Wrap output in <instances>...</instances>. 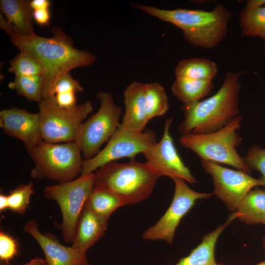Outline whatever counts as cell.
<instances>
[{
	"instance_id": "obj_1",
	"label": "cell",
	"mask_w": 265,
	"mask_h": 265,
	"mask_svg": "<svg viewBox=\"0 0 265 265\" xmlns=\"http://www.w3.org/2000/svg\"><path fill=\"white\" fill-rule=\"evenodd\" d=\"M0 26L10 36V41L21 52L35 58L42 66L41 100L53 97L57 81L76 68L87 67L95 61L96 56L88 50L74 47L73 41L62 29L54 26L53 36L45 37L35 33L25 35L17 33L4 18L0 16Z\"/></svg>"
},
{
	"instance_id": "obj_2",
	"label": "cell",
	"mask_w": 265,
	"mask_h": 265,
	"mask_svg": "<svg viewBox=\"0 0 265 265\" xmlns=\"http://www.w3.org/2000/svg\"><path fill=\"white\" fill-rule=\"evenodd\" d=\"M242 72H228L217 92L203 101L183 104L184 120L178 130L182 134L216 132L239 115V80Z\"/></svg>"
},
{
	"instance_id": "obj_3",
	"label": "cell",
	"mask_w": 265,
	"mask_h": 265,
	"mask_svg": "<svg viewBox=\"0 0 265 265\" xmlns=\"http://www.w3.org/2000/svg\"><path fill=\"white\" fill-rule=\"evenodd\" d=\"M132 6L162 21L178 27L184 39L190 45L212 49L223 40L228 33L232 13L221 4L210 11L203 9H163L134 3Z\"/></svg>"
},
{
	"instance_id": "obj_4",
	"label": "cell",
	"mask_w": 265,
	"mask_h": 265,
	"mask_svg": "<svg viewBox=\"0 0 265 265\" xmlns=\"http://www.w3.org/2000/svg\"><path fill=\"white\" fill-rule=\"evenodd\" d=\"M160 175L148 163H108L95 173L94 187L110 191L125 205L137 204L152 193Z\"/></svg>"
},
{
	"instance_id": "obj_5",
	"label": "cell",
	"mask_w": 265,
	"mask_h": 265,
	"mask_svg": "<svg viewBox=\"0 0 265 265\" xmlns=\"http://www.w3.org/2000/svg\"><path fill=\"white\" fill-rule=\"evenodd\" d=\"M242 120V116L238 115L221 129L211 133L182 134L179 143L196 154L201 160L229 165L250 174L252 170L236 149L242 141L238 132Z\"/></svg>"
},
{
	"instance_id": "obj_6",
	"label": "cell",
	"mask_w": 265,
	"mask_h": 265,
	"mask_svg": "<svg viewBox=\"0 0 265 265\" xmlns=\"http://www.w3.org/2000/svg\"><path fill=\"white\" fill-rule=\"evenodd\" d=\"M28 152L34 163L30 173L34 179H48L61 184L74 180L81 174L84 159L75 142L60 144L43 141Z\"/></svg>"
},
{
	"instance_id": "obj_7",
	"label": "cell",
	"mask_w": 265,
	"mask_h": 265,
	"mask_svg": "<svg viewBox=\"0 0 265 265\" xmlns=\"http://www.w3.org/2000/svg\"><path fill=\"white\" fill-rule=\"evenodd\" d=\"M95 173L82 174L76 179L46 186L44 197L55 201L62 218L59 226L63 238L73 243L81 212L87 199L94 186Z\"/></svg>"
},
{
	"instance_id": "obj_8",
	"label": "cell",
	"mask_w": 265,
	"mask_h": 265,
	"mask_svg": "<svg viewBox=\"0 0 265 265\" xmlns=\"http://www.w3.org/2000/svg\"><path fill=\"white\" fill-rule=\"evenodd\" d=\"M96 97L100 101V107L80 125L75 141L84 160L95 157L101 146L109 140L120 125L122 112V108L115 104L110 92L100 91Z\"/></svg>"
},
{
	"instance_id": "obj_9",
	"label": "cell",
	"mask_w": 265,
	"mask_h": 265,
	"mask_svg": "<svg viewBox=\"0 0 265 265\" xmlns=\"http://www.w3.org/2000/svg\"><path fill=\"white\" fill-rule=\"evenodd\" d=\"M39 109L44 141L58 143L75 142L80 126L93 106L87 101L71 108H62L53 96L41 100Z\"/></svg>"
},
{
	"instance_id": "obj_10",
	"label": "cell",
	"mask_w": 265,
	"mask_h": 265,
	"mask_svg": "<svg viewBox=\"0 0 265 265\" xmlns=\"http://www.w3.org/2000/svg\"><path fill=\"white\" fill-rule=\"evenodd\" d=\"M156 142L155 131H135L120 124L105 147L93 158L84 160L80 175L93 173L105 164L121 158L134 160L137 154H143Z\"/></svg>"
},
{
	"instance_id": "obj_11",
	"label": "cell",
	"mask_w": 265,
	"mask_h": 265,
	"mask_svg": "<svg viewBox=\"0 0 265 265\" xmlns=\"http://www.w3.org/2000/svg\"><path fill=\"white\" fill-rule=\"evenodd\" d=\"M173 181L175 189L172 202L163 216L144 232L143 238L144 239L162 240L171 244L178 225L196 202L208 199L213 194L195 191L181 178H176Z\"/></svg>"
},
{
	"instance_id": "obj_12",
	"label": "cell",
	"mask_w": 265,
	"mask_h": 265,
	"mask_svg": "<svg viewBox=\"0 0 265 265\" xmlns=\"http://www.w3.org/2000/svg\"><path fill=\"white\" fill-rule=\"evenodd\" d=\"M201 162L204 171L212 177L213 193L233 212L253 187L263 186L259 179L246 172L227 168L212 161Z\"/></svg>"
},
{
	"instance_id": "obj_13",
	"label": "cell",
	"mask_w": 265,
	"mask_h": 265,
	"mask_svg": "<svg viewBox=\"0 0 265 265\" xmlns=\"http://www.w3.org/2000/svg\"><path fill=\"white\" fill-rule=\"evenodd\" d=\"M172 121V117L166 120L160 140L152 145L143 154L147 162L160 176L168 177L173 180L181 178L190 183H196L195 178L182 161L170 135L169 129Z\"/></svg>"
},
{
	"instance_id": "obj_14",
	"label": "cell",
	"mask_w": 265,
	"mask_h": 265,
	"mask_svg": "<svg viewBox=\"0 0 265 265\" xmlns=\"http://www.w3.org/2000/svg\"><path fill=\"white\" fill-rule=\"evenodd\" d=\"M0 127L6 134L23 141L27 150L44 141L39 113L15 107L3 109L0 111Z\"/></svg>"
},
{
	"instance_id": "obj_15",
	"label": "cell",
	"mask_w": 265,
	"mask_h": 265,
	"mask_svg": "<svg viewBox=\"0 0 265 265\" xmlns=\"http://www.w3.org/2000/svg\"><path fill=\"white\" fill-rule=\"evenodd\" d=\"M24 231L30 234L37 242L44 253L48 265H81L87 261L73 247H67L50 233L42 234L34 219L26 222Z\"/></svg>"
},
{
	"instance_id": "obj_16",
	"label": "cell",
	"mask_w": 265,
	"mask_h": 265,
	"mask_svg": "<svg viewBox=\"0 0 265 265\" xmlns=\"http://www.w3.org/2000/svg\"><path fill=\"white\" fill-rule=\"evenodd\" d=\"M125 113L121 123L131 130L143 132L148 119L145 103L144 83L133 81L124 92Z\"/></svg>"
},
{
	"instance_id": "obj_17",
	"label": "cell",
	"mask_w": 265,
	"mask_h": 265,
	"mask_svg": "<svg viewBox=\"0 0 265 265\" xmlns=\"http://www.w3.org/2000/svg\"><path fill=\"white\" fill-rule=\"evenodd\" d=\"M107 223L108 220L84 207L79 220L72 247L80 255L86 257L88 249L104 235Z\"/></svg>"
},
{
	"instance_id": "obj_18",
	"label": "cell",
	"mask_w": 265,
	"mask_h": 265,
	"mask_svg": "<svg viewBox=\"0 0 265 265\" xmlns=\"http://www.w3.org/2000/svg\"><path fill=\"white\" fill-rule=\"evenodd\" d=\"M29 0H1V12L7 22L18 34L28 35L35 33L33 29V10Z\"/></svg>"
},
{
	"instance_id": "obj_19",
	"label": "cell",
	"mask_w": 265,
	"mask_h": 265,
	"mask_svg": "<svg viewBox=\"0 0 265 265\" xmlns=\"http://www.w3.org/2000/svg\"><path fill=\"white\" fill-rule=\"evenodd\" d=\"M236 218L247 224L265 225V190L259 188L250 190L227 223Z\"/></svg>"
},
{
	"instance_id": "obj_20",
	"label": "cell",
	"mask_w": 265,
	"mask_h": 265,
	"mask_svg": "<svg viewBox=\"0 0 265 265\" xmlns=\"http://www.w3.org/2000/svg\"><path fill=\"white\" fill-rule=\"evenodd\" d=\"M213 87L212 80L176 77L171 90L179 101L188 104L201 101L210 94Z\"/></svg>"
},
{
	"instance_id": "obj_21",
	"label": "cell",
	"mask_w": 265,
	"mask_h": 265,
	"mask_svg": "<svg viewBox=\"0 0 265 265\" xmlns=\"http://www.w3.org/2000/svg\"><path fill=\"white\" fill-rule=\"evenodd\" d=\"M227 223L203 237L202 241L186 257L174 265H224L217 264L214 257L216 241Z\"/></svg>"
},
{
	"instance_id": "obj_22",
	"label": "cell",
	"mask_w": 265,
	"mask_h": 265,
	"mask_svg": "<svg viewBox=\"0 0 265 265\" xmlns=\"http://www.w3.org/2000/svg\"><path fill=\"white\" fill-rule=\"evenodd\" d=\"M217 71L215 62L207 58H191L180 61L176 67L175 74L179 78L212 80Z\"/></svg>"
},
{
	"instance_id": "obj_23",
	"label": "cell",
	"mask_w": 265,
	"mask_h": 265,
	"mask_svg": "<svg viewBox=\"0 0 265 265\" xmlns=\"http://www.w3.org/2000/svg\"><path fill=\"white\" fill-rule=\"evenodd\" d=\"M124 205L119 198L113 193L94 187L84 207L100 217L108 221L110 215Z\"/></svg>"
},
{
	"instance_id": "obj_24",
	"label": "cell",
	"mask_w": 265,
	"mask_h": 265,
	"mask_svg": "<svg viewBox=\"0 0 265 265\" xmlns=\"http://www.w3.org/2000/svg\"><path fill=\"white\" fill-rule=\"evenodd\" d=\"M144 92L148 119L164 115L169 108V103L163 87L157 82L144 83Z\"/></svg>"
},
{
	"instance_id": "obj_25",
	"label": "cell",
	"mask_w": 265,
	"mask_h": 265,
	"mask_svg": "<svg viewBox=\"0 0 265 265\" xmlns=\"http://www.w3.org/2000/svg\"><path fill=\"white\" fill-rule=\"evenodd\" d=\"M241 36L259 37L265 40V6L240 10Z\"/></svg>"
},
{
	"instance_id": "obj_26",
	"label": "cell",
	"mask_w": 265,
	"mask_h": 265,
	"mask_svg": "<svg viewBox=\"0 0 265 265\" xmlns=\"http://www.w3.org/2000/svg\"><path fill=\"white\" fill-rule=\"evenodd\" d=\"M42 76H16L9 83L8 87L29 101H41Z\"/></svg>"
},
{
	"instance_id": "obj_27",
	"label": "cell",
	"mask_w": 265,
	"mask_h": 265,
	"mask_svg": "<svg viewBox=\"0 0 265 265\" xmlns=\"http://www.w3.org/2000/svg\"><path fill=\"white\" fill-rule=\"evenodd\" d=\"M9 63L8 72L14 74L15 77L42 76L44 72L41 64L26 53L20 52Z\"/></svg>"
},
{
	"instance_id": "obj_28",
	"label": "cell",
	"mask_w": 265,
	"mask_h": 265,
	"mask_svg": "<svg viewBox=\"0 0 265 265\" xmlns=\"http://www.w3.org/2000/svg\"><path fill=\"white\" fill-rule=\"evenodd\" d=\"M32 182L21 185L12 190L7 195L8 209L19 214H24L26 211L31 196L34 192Z\"/></svg>"
},
{
	"instance_id": "obj_29",
	"label": "cell",
	"mask_w": 265,
	"mask_h": 265,
	"mask_svg": "<svg viewBox=\"0 0 265 265\" xmlns=\"http://www.w3.org/2000/svg\"><path fill=\"white\" fill-rule=\"evenodd\" d=\"M243 159L250 169L261 173L262 176L259 179L263 186H265V148L254 145L247 151Z\"/></svg>"
},
{
	"instance_id": "obj_30",
	"label": "cell",
	"mask_w": 265,
	"mask_h": 265,
	"mask_svg": "<svg viewBox=\"0 0 265 265\" xmlns=\"http://www.w3.org/2000/svg\"><path fill=\"white\" fill-rule=\"evenodd\" d=\"M18 254L17 243L16 240L2 229L0 232V259L9 264Z\"/></svg>"
},
{
	"instance_id": "obj_31",
	"label": "cell",
	"mask_w": 265,
	"mask_h": 265,
	"mask_svg": "<svg viewBox=\"0 0 265 265\" xmlns=\"http://www.w3.org/2000/svg\"><path fill=\"white\" fill-rule=\"evenodd\" d=\"M84 90L78 80L74 79L68 73L61 77L55 84L52 96L59 93L73 92L75 93L83 92Z\"/></svg>"
},
{
	"instance_id": "obj_32",
	"label": "cell",
	"mask_w": 265,
	"mask_h": 265,
	"mask_svg": "<svg viewBox=\"0 0 265 265\" xmlns=\"http://www.w3.org/2000/svg\"><path fill=\"white\" fill-rule=\"evenodd\" d=\"M76 94L73 92L59 93L54 95V97L57 105L64 108H71L76 106Z\"/></svg>"
},
{
	"instance_id": "obj_33",
	"label": "cell",
	"mask_w": 265,
	"mask_h": 265,
	"mask_svg": "<svg viewBox=\"0 0 265 265\" xmlns=\"http://www.w3.org/2000/svg\"><path fill=\"white\" fill-rule=\"evenodd\" d=\"M33 20L40 26H48L50 25L51 15L49 9L33 10Z\"/></svg>"
},
{
	"instance_id": "obj_34",
	"label": "cell",
	"mask_w": 265,
	"mask_h": 265,
	"mask_svg": "<svg viewBox=\"0 0 265 265\" xmlns=\"http://www.w3.org/2000/svg\"><path fill=\"white\" fill-rule=\"evenodd\" d=\"M29 4L33 10L39 9H49L51 1L49 0H32Z\"/></svg>"
},
{
	"instance_id": "obj_35",
	"label": "cell",
	"mask_w": 265,
	"mask_h": 265,
	"mask_svg": "<svg viewBox=\"0 0 265 265\" xmlns=\"http://www.w3.org/2000/svg\"><path fill=\"white\" fill-rule=\"evenodd\" d=\"M265 5V0H249L246 2L244 8L252 9L263 7Z\"/></svg>"
},
{
	"instance_id": "obj_36",
	"label": "cell",
	"mask_w": 265,
	"mask_h": 265,
	"mask_svg": "<svg viewBox=\"0 0 265 265\" xmlns=\"http://www.w3.org/2000/svg\"><path fill=\"white\" fill-rule=\"evenodd\" d=\"M8 209V197L3 193L0 194V211L2 212Z\"/></svg>"
},
{
	"instance_id": "obj_37",
	"label": "cell",
	"mask_w": 265,
	"mask_h": 265,
	"mask_svg": "<svg viewBox=\"0 0 265 265\" xmlns=\"http://www.w3.org/2000/svg\"><path fill=\"white\" fill-rule=\"evenodd\" d=\"M5 265H11L9 264H7ZM22 265H48L46 259H43L41 258H34L31 260L29 262L26 264Z\"/></svg>"
},
{
	"instance_id": "obj_38",
	"label": "cell",
	"mask_w": 265,
	"mask_h": 265,
	"mask_svg": "<svg viewBox=\"0 0 265 265\" xmlns=\"http://www.w3.org/2000/svg\"><path fill=\"white\" fill-rule=\"evenodd\" d=\"M81 265H92L88 263L87 261H86V262H84L83 263H82Z\"/></svg>"
},
{
	"instance_id": "obj_39",
	"label": "cell",
	"mask_w": 265,
	"mask_h": 265,
	"mask_svg": "<svg viewBox=\"0 0 265 265\" xmlns=\"http://www.w3.org/2000/svg\"><path fill=\"white\" fill-rule=\"evenodd\" d=\"M263 245H264V249H265V236L264 238V239H263Z\"/></svg>"
},
{
	"instance_id": "obj_40",
	"label": "cell",
	"mask_w": 265,
	"mask_h": 265,
	"mask_svg": "<svg viewBox=\"0 0 265 265\" xmlns=\"http://www.w3.org/2000/svg\"><path fill=\"white\" fill-rule=\"evenodd\" d=\"M257 265H265V261L261 262V263L257 264Z\"/></svg>"
},
{
	"instance_id": "obj_41",
	"label": "cell",
	"mask_w": 265,
	"mask_h": 265,
	"mask_svg": "<svg viewBox=\"0 0 265 265\" xmlns=\"http://www.w3.org/2000/svg\"><path fill=\"white\" fill-rule=\"evenodd\" d=\"M264 49H265V45L264 46Z\"/></svg>"
}]
</instances>
